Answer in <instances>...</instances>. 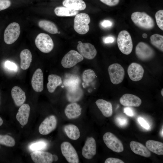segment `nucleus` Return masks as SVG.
<instances>
[{
  "label": "nucleus",
  "instance_id": "obj_36",
  "mask_svg": "<svg viewBox=\"0 0 163 163\" xmlns=\"http://www.w3.org/2000/svg\"><path fill=\"white\" fill-rule=\"evenodd\" d=\"M155 18L158 27L163 30V10H161L157 11L155 14Z\"/></svg>",
  "mask_w": 163,
  "mask_h": 163
},
{
  "label": "nucleus",
  "instance_id": "obj_3",
  "mask_svg": "<svg viewBox=\"0 0 163 163\" xmlns=\"http://www.w3.org/2000/svg\"><path fill=\"white\" fill-rule=\"evenodd\" d=\"M90 22L89 15L85 13H82L76 15L74 19V28L75 31L80 34H84L89 31L88 24Z\"/></svg>",
  "mask_w": 163,
  "mask_h": 163
},
{
  "label": "nucleus",
  "instance_id": "obj_5",
  "mask_svg": "<svg viewBox=\"0 0 163 163\" xmlns=\"http://www.w3.org/2000/svg\"><path fill=\"white\" fill-rule=\"evenodd\" d=\"M21 30L19 24L16 22L10 24L5 29L4 39L5 42L11 44L14 42L18 38Z\"/></svg>",
  "mask_w": 163,
  "mask_h": 163
},
{
  "label": "nucleus",
  "instance_id": "obj_15",
  "mask_svg": "<svg viewBox=\"0 0 163 163\" xmlns=\"http://www.w3.org/2000/svg\"><path fill=\"white\" fill-rule=\"evenodd\" d=\"M32 161L35 163H51L53 161V155L51 153L37 151L30 154Z\"/></svg>",
  "mask_w": 163,
  "mask_h": 163
},
{
  "label": "nucleus",
  "instance_id": "obj_20",
  "mask_svg": "<svg viewBox=\"0 0 163 163\" xmlns=\"http://www.w3.org/2000/svg\"><path fill=\"white\" fill-rule=\"evenodd\" d=\"M11 95L14 104L17 107H20L26 101L25 92L18 86H15L12 88Z\"/></svg>",
  "mask_w": 163,
  "mask_h": 163
},
{
  "label": "nucleus",
  "instance_id": "obj_38",
  "mask_svg": "<svg viewBox=\"0 0 163 163\" xmlns=\"http://www.w3.org/2000/svg\"><path fill=\"white\" fill-rule=\"evenodd\" d=\"M9 0H0V11L8 8L11 5Z\"/></svg>",
  "mask_w": 163,
  "mask_h": 163
},
{
  "label": "nucleus",
  "instance_id": "obj_26",
  "mask_svg": "<svg viewBox=\"0 0 163 163\" xmlns=\"http://www.w3.org/2000/svg\"><path fill=\"white\" fill-rule=\"evenodd\" d=\"M146 147L152 152L158 155H163V143L157 141L149 140L145 143Z\"/></svg>",
  "mask_w": 163,
  "mask_h": 163
},
{
  "label": "nucleus",
  "instance_id": "obj_32",
  "mask_svg": "<svg viewBox=\"0 0 163 163\" xmlns=\"http://www.w3.org/2000/svg\"><path fill=\"white\" fill-rule=\"evenodd\" d=\"M151 43L155 47L163 51V36L155 34L152 35L150 37Z\"/></svg>",
  "mask_w": 163,
  "mask_h": 163
},
{
  "label": "nucleus",
  "instance_id": "obj_30",
  "mask_svg": "<svg viewBox=\"0 0 163 163\" xmlns=\"http://www.w3.org/2000/svg\"><path fill=\"white\" fill-rule=\"evenodd\" d=\"M56 14L58 16H73L77 15L78 12L75 10L66 7H58L54 9Z\"/></svg>",
  "mask_w": 163,
  "mask_h": 163
},
{
  "label": "nucleus",
  "instance_id": "obj_25",
  "mask_svg": "<svg viewBox=\"0 0 163 163\" xmlns=\"http://www.w3.org/2000/svg\"><path fill=\"white\" fill-rule=\"evenodd\" d=\"M48 82L47 84V88L49 92L53 93L56 88L61 85L62 83L61 77L55 74H51L48 77Z\"/></svg>",
  "mask_w": 163,
  "mask_h": 163
},
{
  "label": "nucleus",
  "instance_id": "obj_46",
  "mask_svg": "<svg viewBox=\"0 0 163 163\" xmlns=\"http://www.w3.org/2000/svg\"><path fill=\"white\" fill-rule=\"evenodd\" d=\"M58 156L56 155H53V161H56L58 160Z\"/></svg>",
  "mask_w": 163,
  "mask_h": 163
},
{
  "label": "nucleus",
  "instance_id": "obj_43",
  "mask_svg": "<svg viewBox=\"0 0 163 163\" xmlns=\"http://www.w3.org/2000/svg\"><path fill=\"white\" fill-rule=\"evenodd\" d=\"M124 113L127 115L133 117L134 115V112L131 108L127 107L124 108L123 109Z\"/></svg>",
  "mask_w": 163,
  "mask_h": 163
},
{
  "label": "nucleus",
  "instance_id": "obj_33",
  "mask_svg": "<svg viewBox=\"0 0 163 163\" xmlns=\"http://www.w3.org/2000/svg\"><path fill=\"white\" fill-rule=\"evenodd\" d=\"M0 144L12 147L15 145V141L13 137L9 135L0 134Z\"/></svg>",
  "mask_w": 163,
  "mask_h": 163
},
{
  "label": "nucleus",
  "instance_id": "obj_10",
  "mask_svg": "<svg viewBox=\"0 0 163 163\" xmlns=\"http://www.w3.org/2000/svg\"><path fill=\"white\" fill-rule=\"evenodd\" d=\"M83 59V57L78 52L72 50L63 57L61 61V64L65 68H70L82 61Z\"/></svg>",
  "mask_w": 163,
  "mask_h": 163
},
{
  "label": "nucleus",
  "instance_id": "obj_13",
  "mask_svg": "<svg viewBox=\"0 0 163 163\" xmlns=\"http://www.w3.org/2000/svg\"><path fill=\"white\" fill-rule=\"evenodd\" d=\"M96 153V144L94 138L88 137L86 140L82 150V154L85 158H92Z\"/></svg>",
  "mask_w": 163,
  "mask_h": 163
},
{
  "label": "nucleus",
  "instance_id": "obj_11",
  "mask_svg": "<svg viewBox=\"0 0 163 163\" xmlns=\"http://www.w3.org/2000/svg\"><path fill=\"white\" fill-rule=\"evenodd\" d=\"M57 120L54 115H50L46 117L40 125L38 130L42 135H48L56 128Z\"/></svg>",
  "mask_w": 163,
  "mask_h": 163
},
{
  "label": "nucleus",
  "instance_id": "obj_1",
  "mask_svg": "<svg viewBox=\"0 0 163 163\" xmlns=\"http://www.w3.org/2000/svg\"><path fill=\"white\" fill-rule=\"evenodd\" d=\"M131 19L136 26L143 29L151 30L155 26L153 19L145 12H134L131 14Z\"/></svg>",
  "mask_w": 163,
  "mask_h": 163
},
{
  "label": "nucleus",
  "instance_id": "obj_39",
  "mask_svg": "<svg viewBox=\"0 0 163 163\" xmlns=\"http://www.w3.org/2000/svg\"><path fill=\"white\" fill-rule=\"evenodd\" d=\"M5 66L8 69L15 71L18 69L17 65L14 62L7 61L5 63Z\"/></svg>",
  "mask_w": 163,
  "mask_h": 163
},
{
  "label": "nucleus",
  "instance_id": "obj_23",
  "mask_svg": "<svg viewBox=\"0 0 163 163\" xmlns=\"http://www.w3.org/2000/svg\"><path fill=\"white\" fill-rule=\"evenodd\" d=\"M96 104L103 115L106 117H111L113 114L112 104L109 102L103 99L97 100Z\"/></svg>",
  "mask_w": 163,
  "mask_h": 163
},
{
  "label": "nucleus",
  "instance_id": "obj_18",
  "mask_svg": "<svg viewBox=\"0 0 163 163\" xmlns=\"http://www.w3.org/2000/svg\"><path fill=\"white\" fill-rule=\"evenodd\" d=\"M30 111V106L27 104H23L19 108L16 117L17 121L22 126H24L27 123Z\"/></svg>",
  "mask_w": 163,
  "mask_h": 163
},
{
  "label": "nucleus",
  "instance_id": "obj_45",
  "mask_svg": "<svg viewBox=\"0 0 163 163\" xmlns=\"http://www.w3.org/2000/svg\"><path fill=\"white\" fill-rule=\"evenodd\" d=\"M103 41L105 43H111L114 41V38L112 37L108 36L104 38Z\"/></svg>",
  "mask_w": 163,
  "mask_h": 163
},
{
  "label": "nucleus",
  "instance_id": "obj_4",
  "mask_svg": "<svg viewBox=\"0 0 163 163\" xmlns=\"http://www.w3.org/2000/svg\"><path fill=\"white\" fill-rule=\"evenodd\" d=\"M35 42L37 47L43 53L50 52L54 47L52 39L46 34L41 33L38 34L35 39Z\"/></svg>",
  "mask_w": 163,
  "mask_h": 163
},
{
  "label": "nucleus",
  "instance_id": "obj_48",
  "mask_svg": "<svg viewBox=\"0 0 163 163\" xmlns=\"http://www.w3.org/2000/svg\"><path fill=\"white\" fill-rule=\"evenodd\" d=\"M142 37L143 38H146L147 37V35L145 33L142 34Z\"/></svg>",
  "mask_w": 163,
  "mask_h": 163
},
{
  "label": "nucleus",
  "instance_id": "obj_29",
  "mask_svg": "<svg viewBox=\"0 0 163 163\" xmlns=\"http://www.w3.org/2000/svg\"><path fill=\"white\" fill-rule=\"evenodd\" d=\"M39 27L44 30L53 34L58 33V29L53 23L46 20H42L38 22Z\"/></svg>",
  "mask_w": 163,
  "mask_h": 163
},
{
  "label": "nucleus",
  "instance_id": "obj_14",
  "mask_svg": "<svg viewBox=\"0 0 163 163\" xmlns=\"http://www.w3.org/2000/svg\"><path fill=\"white\" fill-rule=\"evenodd\" d=\"M144 72L142 67L136 62L131 63L128 66L127 73L131 80L134 82L141 80L143 77Z\"/></svg>",
  "mask_w": 163,
  "mask_h": 163
},
{
  "label": "nucleus",
  "instance_id": "obj_34",
  "mask_svg": "<svg viewBox=\"0 0 163 163\" xmlns=\"http://www.w3.org/2000/svg\"><path fill=\"white\" fill-rule=\"evenodd\" d=\"M95 76V73L93 70L88 69L84 71L82 78L84 84H88L94 79Z\"/></svg>",
  "mask_w": 163,
  "mask_h": 163
},
{
  "label": "nucleus",
  "instance_id": "obj_22",
  "mask_svg": "<svg viewBox=\"0 0 163 163\" xmlns=\"http://www.w3.org/2000/svg\"><path fill=\"white\" fill-rule=\"evenodd\" d=\"M129 145L132 151L137 155L146 157H149L151 155L149 150L140 142L132 141L130 142Z\"/></svg>",
  "mask_w": 163,
  "mask_h": 163
},
{
  "label": "nucleus",
  "instance_id": "obj_35",
  "mask_svg": "<svg viewBox=\"0 0 163 163\" xmlns=\"http://www.w3.org/2000/svg\"><path fill=\"white\" fill-rule=\"evenodd\" d=\"M48 146L47 142L44 141H40L31 144L29 147L32 151H42L46 149Z\"/></svg>",
  "mask_w": 163,
  "mask_h": 163
},
{
  "label": "nucleus",
  "instance_id": "obj_28",
  "mask_svg": "<svg viewBox=\"0 0 163 163\" xmlns=\"http://www.w3.org/2000/svg\"><path fill=\"white\" fill-rule=\"evenodd\" d=\"M64 130L67 136L73 140L78 139L80 136V132L78 128L73 124L65 125L64 127Z\"/></svg>",
  "mask_w": 163,
  "mask_h": 163
},
{
  "label": "nucleus",
  "instance_id": "obj_7",
  "mask_svg": "<svg viewBox=\"0 0 163 163\" xmlns=\"http://www.w3.org/2000/svg\"><path fill=\"white\" fill-rule=\"evenodd\" d=\"M135 53L137 57L143 61L149 60L155 55L153 49L144 42H140L137 44L135 48Z\"/></svg>",
  "mask_w": 163,
  "mask_h": 163
},
{
  "label": "nucleus",
  "instance_id": "obj_50",
  "mask_svg": "<svg viewBox=\"0 0 163 163\" xmlns=\"http://www.w3.org/2000/svg\"><path fill=\"white\" fill-rule=\"evenodd\" d=\"M163 89H162L161 90V94L162 95V96H163Z\"/></svg>",
  "mask_w": 163,
  "mask_h": 163
},
{
  "label": "nucleus",
  "instance_id": "obj_41",
  "mask_svg": "<svg viewBox=\"0 0 163 163\" xmlns=\"http://www.w3.org/2000/svg\"><path fill=\"white\" fill-rule=\"evenodd\" d=\"M105 163H124L121 160L117 158H109L107 159L104 162Z\"/></svg>",
  "mask_w": 163,
  "mask_h": 163
},
{
  "label": "nucleus",
  "instance_id": "obj_17",
  "mask_svg": "<svg viewBox=\"0 0 163 163\" xmlns=\"http://www.w3.org/2000/svg\"><path fill=\"white\" fill-rule=\"evenodd\" d=\"M120 101L123 106L129 107H138L142 103V101L138 97L130 94H123L120 97Z\"/></svg>",
  "mask_w": 163,
  "mask_h": 163
},
{
  "label": "nucleus",
  "instance_id": "obj_52",
  "mask_svg": "<svg viewBox=\"0 0 163 163\" xmlns=\"http://www.w3.org/2000/svg\"><path fill=\"white\" fill-rule=\"evenodd\" d=\"M60 32H59H59H58V34H60Z\"/></svg>",
  "mask_w": 163,
  "mask_h": 163
},
{
  "label": "nucleus",
  "instance_id": "obj_6",
  "mask_svg": "<svg viewBox=\"0 0 163 163\" xmlns=\"http://www.w3.org/2000/svg\"><path fill=\"white\" fill-rule=\"evenodd\" d=\"M103 139L107 147L113 151L119 153L123 151L122 142L112 133L109 132L105 133L103 135Z\"/></svg>",
  "mask_w": 163,
  "mask_h": 163
},
{
  "label": "nucleus",
  "instance_id": "obj_21",
  "mask_svg": "<svg viewBox=\"0 0 163 163\" xmlns=\"http://www.w3.org/2000/svg\"><path fill=\"white\" fill-rule=\"evenodd\" d=\"M66 117L69 119H74L78 117L82 113V108L75 102L68 104L64 110Z\"/></svg>",
  "mask_w": 163,
  "mask_h": 163
},
{
  "label": "nucleus",
  "instance_id": "obj_49",
  "mask_svg": "<svg viewBox=\"0 0 163 163\" xmlns=\"http://www.w3.org/2000/svg\"><path fill=\"white\" fill-rule=\"evenodd\" d=\"M160 133L161 135V136H162V137H163V128H162L161 129V130L160 131Z\"/></svg>",
  "mask_w": 163,
  "mask_h": 163
},
{
  "label": "nucleus",
  "instance_id": "obj_42",
  "mask_svg": "<svg viewBox=\"0 0 163 163\" xmlns=\"http://www.w3.org/2000/svg\"><path fill=\"white\" fill-rule=\"evenodd\" d=\"M138 121L139 124L144 128L148 129L150 126L146 121L142 118L139 117L138 119Z\"/></svg>",
  "mask_w": 163,
  "mask_h": 163
},
{
  "label": "nucleus",
  "instance_id": "obj_12",
  "mask_svg": "<svg viewBox=\"0 0 163 163\" xmlns=\"http://www.w3.org/2000/svg\"><path fill=\"white\" fill-rule=\"evenodd\" d=\"M78 43L77 50L83 57L89 59L95 57L97 52L93 45L89 43H83L81 41H78Z\"/></svg>",
  "mask_w": 163,
  "mask_h": 163
},
{
  "label": "nucleus",
  "instance_id": "obj_19",
  "mask_svg": "<svg viewBox=\"0 0 163 163\" xmlns=\"http://www.w3.org/2000/svg\"><path fill=\"white\" fill-rule=\"evenodd\" d=\"M80 78L77 75L67 74L64 77L63 84L67 90L75 89L79 87Z\"/></svg>",
  "mask_w": 163,
  "mask_h": 163
},
{
  "label": "nucleus",
  "instance_id": "obj_24",
  "mask_svg": "<svg viewBox=\"0 0 163 163\" xmlns=\"http://www.w3.org/2000/svg\"><path fill=\"white\" fill-rule=\"evenodd\" d=\"M20 67L25 70L30 67L32 60V55L30 51L27 49L22 50L20 54Z\"/></svg>",
  "mask_w": 163,
  "mask_h": 163
},
{
  "label": "nucleus",
  "instance_id": "obj_2",
  "mask_svg": "<svg viewBox=\"0 0 163 163\" xmlns=\"http://www.w3.org/2000/svg\"><path fill=\"white\" fill-rule=\"evenodd\" d=\"M118 46L120 51L125 55H129L133 48L132 39L129 33L126 30H123L119 33L117 38Z\"/></svg>",
  "mask_w": 163,
  "mask_h": 163
},
{
  "label": "nucleus",
  "instance_id": "obj_47",
  "mask_svg": "<svg viewBox=\"0 0 163 163\" xmlns=\"http://www.w3.org/2000/svg\"><path fill=\"white\" fill-rule=\"evenodd\" d=\"M3 123L2 119L0 117V126H1Z\"/></svg>",
  "mask_w": 163,
  "mask_h": 163
},
{
  "label": "nucleus",
  "instance_id": "obj_44",
  "mask_svg": "<svg viewBox=\"0 0 163 163\" xmlns=\"http://www.w3.org/2000/svg\"><path fill=\"white\" fill-rule=\"evenodd\" d=\"M111 22L108 20H104L101 23V25L104 27H110L112 25Z\"/></svg>",
  "mask_w": 163,
  "mask_h": 163
},
{
  "label": "nucleus",
  "instance_id": "obj_51",
  "mask_svg": "<svg viewBox=\"0 0 163 163\" xmlns=\"http://www.w3.org/2000/svg\"><path fill=\"white\" fill-rule=\"evenodd\" d=\"M1 103V97H0V104Z\"/></svg>",
  "mask_w": 163,
  "mask_h": 163
},
{
  "label": "nucleus",
  "instance_id": "obj_37",
  "mask_svg": "<svg viewBox=\"0 0 163 163\" xmlns=\"http://www.w3.org/2000/svg\"><path fill=\"white\" fill-rule=\"evenodd\" d=\"M115 120L117 124L121 127H125L128 124L127 118L123 116H118L116 117Z\"/></svg>",
  "mask_w": 163,
  "mask_h": 163
},
{
  "label": "nucleus",
  "instance_id": "obj_27",
  "mask_svg": "<svg viewBox=\"0 0 163 163\" xmlns=\"http://www.w3.org/2000/svg\"><path fill=\"white\" fill-rule=\"evenodd\" d=\"M62 5L65 7L78 11L85 10L86 7L82 0H64Z\"/></svg>",
  "mask_w": 163,
  "mask_h": 163
},
{
  "label": "nucleus",
  "instance_id": "obj_8",
  "mask_svg": "<svg viewBox=\"0 0 163 163\" xmlns=\"http://www.w3.org/2000/svg\"><path fill=\"white\" fill-rule=\"evenodd\" d=\"M108 72L111 82L117 85L123 81L125 75V71L121 66L118 63L110 65L108 68Z\"/></svg>",
  "mask_w": 163,
  "mask_h": 163
},
{
  "label": "nucleus",
  "instance_id": "obj_9",
  "mask_svg": "<svg viewBox=\"0 0 163 163\" xmlns=\"http://www.w3.org/2000/svg\"><path fill=\"white\" fill-rule=\"evenodd\" d=\"M61 149L62 155L69 163H79V158L77 152L70 142H63L61 145Z\"/></svg>",
  "mask_w": 163,
  "mask_h": 163
},
{
  "label": "nucleus",
  "instance_id": "obj_31",
  "mask_svg": "<svg viewBox=\"0 0 163 163\" xmlns=\"http://www.w3.org/2000/svg\"><path fill=\"white\" fill-rule=\"evenodd\" d=\"M83 94L82 89L79 87L75 89L67 90L66 96L69 101L72 103L75 102L81 98Z\"/></svg>",
  "mask_w": 163,
  "mask_h": 163
},
{
  "label": "nucleus",
  "instance_id": "obj_16",
  "mask_svg": "<svg viewBox=\"0 0 163 163\" xmlns=\"http://www.w3.org/2000/svg\"><path fill=\"white\" fill-rule=\"evenodd\" d=\"M31 83L32 87L35 91L40 92L43 91V76L41 69H38L34 72L32 78Z\"/></svg>",
  "mask_w": 163,
  "mask_h": 163
},
{
  "label": "nucleus",
  "instance_id": "obj_53",
  "mask_svg": "<svg viewBox=\"0 0 163 163\" xmlns=\"http://www.w3.org/2000/svg\"></svg>",
  "mask_w": 163,
  "mask_h": 163
},
{
  "label": "nucleus",
  "instance_id": "obj_40",
  "mask_svg": "<svg viewBox=\"0 0 163 163\" xmlns=\"http://www.w3.org/2000/svg\"><path fill=\"white\" fill-rule=\"evenodd\" d=\"M101 2L107 5L113 6L117 5L120 0H100Z\"/></svg>",
  "mask_w": 163,
  "mask_h": 163
}]
</instances>
